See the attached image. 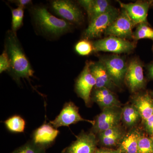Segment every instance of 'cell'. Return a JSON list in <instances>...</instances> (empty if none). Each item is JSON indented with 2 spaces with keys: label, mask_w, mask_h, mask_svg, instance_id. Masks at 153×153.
I'll list each match as a JSON object with an SVG mask.
<instances>
[{
  "label": "cell",
  "mask_w": 153,
  "mask_h": 153,
  "mask_svg": "<svg viewBox=\"0 0 153 153\" xmlns=\"http://www.w3.org/2000/svg\"><path fill=\"white\" fill-rule=\"evenodd\" d=\"M141 118L139 112L133 105H126L123 108L122 119L128 127H132L135 126Z\"/></svg>",
  "instance_id": "obj_20"
},
{
  "label": "cell",
  "mask_w": 153,
  "mask_h": 153,
  "mask_svg": "<svg viewBox=\"0 0 153 153\" xmlns=\"http://www.w3.org/2000/svg\"><path fill=\"white\" fill-rule=\"evenodd\" d=\"M101 60L115 85L120 86L124 80L128 65L125 58L114 55Z\"/></svg>",
  "instance_id": "obj_8"
},
{
  "label": "cell",
  "mask_w": 153,
  "mask_h": 153,
  "mask_svg": "<svg viewBox=\"0 0 153 153\" xmlns=\"http://www.w3.org/2000/svg\"><path fill=\"white\" fill-rule=\"evenodd\" d=\"M120 13L118 10L114 8L91 21L83 33L84 38L89 40L101 37L117 18Z\"/></svg>",
  "instance_id": "obj_3"
},
{
  "label": "cell",
  "mask_w": 153,
  "mask_h": 153,
  "mask_svg": "<svg viewBox=\"0 0 153 153\" xmlns=\"http://www.w3.org/2000/svg\"><path fill=\"white\" fill-rule=\"evenodd\" d=\"M94 153H121L120 150L119 149H112L108 148H102L97 149Z\"/></svg>",
  "instance_id": "obj_31"
},
{
  "label": "cell",
  "mask_w": 153,
  "mask_h": 153,
  "mask_svg": "<svg viewBox=\"0 0 153 153\" xmlns=\"http://www.w3.org/2000/svg\"><path fill=\"white\" fill-rule=\"evenodd\" d=\"M141 134L138 130L134 129L125 135L118 149L121 153H137L139 140Z\"/></svg>",
  "instance_id": "obj_19"
},
{
  "label": "cell",
  "mask_w": 153,
  "mask_h": 153,
  "mask_svg": "<svg viewBox=\"0 0 153 153\" xmlns=\"http://www.w3.org/2000/svg\"><path fill=\"white\" fill-rule=\"evenodd\" d=\"M76 52L82 56L90 55L94 51L93 43L87 39H83L79 41L75 45Z\"/></svg>",
  "instance_id": "obj_26"
},
{
  "label": "cell",
  "mask_w": 153,
  "mask_h": 153,
  "mask_svg": "<svg viewBox=\"0 0 153 153\" xmlns=\"http://www.w3.org/2000/svg\"><path fill=\"white\" fill-rule=\"evenodd\" d=\"M95 85V79L91 72L89 62L87 61L82 72L76 79L75 85L76 94L83 100L86 106L90 105L91 91Z\"/></svg>",
  "instance_id": "obj_9"
},
{
  "label": "cell",
  "mask_w": 153,
  "mask_h": 153,
  "mask_svg": "<svg viewBox=\"0 0 153 153\" xmlns=\"http://www.w3.org/2000/svg\"><path fill=\"white\" fill-rule=\"evenodd\" d=\"M11 153H46V152L45 148L36 145L31 140Z\"/></svg>",
  "instance_id": "obj_25"
},
{
  "label": "cell",
  "mask_w": 153,
  "mask_h": 153,
  "mask_svg": "<svg viewBox=\"0 0 153 153\" xmlns=\"http://www.w3.org/2000/svg\"><path fill=\"white\" fill-rule=\"evenodd\" d=\"M89 69L95 79V88H105L112 90L116 86L108 74L106 67L101 60L89 62Z\"/></svg>",
  "instance_id": "obj_14"
},
{
  "label": "cell",
  "mask_w": 153,
  "mask_h": 153,
  "mask_svg": "<svg viewBox=\"0 0 153 153\" xmlns=\"http://www.w3.org/2000/svg\"><path fill=\"white\" fill-rule=\"evenodd\" d=\"M124 135L123 131L120 128L111 135L105 137L99 138L98 141L103 148L110 149L119 145Z\"/></svg>",
  "instance_id": "obj_21"
},
{
  "label": "cell",
  "mask_w": 153,
  "mask_h": 153,
  "mask_svg": "<svg viewBox=\"0 0 153 153\" xmlns=\"http://www.w3.org/2000/svg\"><path fill=\"white\" fill-rule=\"evenodd\" d=\"M55 14L71 24L80 25L84 19L82 11L78 6L69 0H55L51 2Z\"/></svg>",
  "instance_id": "obj_5"
},
{
  "label": "cell",
  "mask_w": 153,
  "mask_h": 153,
  "mask_svg": "<svg viewBox=\"0 0 153 153\" xmlns=\"http://www.w3.org/2000/svg\"><path fill=\"white\" fill-rule=\"evenodd\" d=\"M145 127L146 129L150 133H153V114L145 121Z\"/></svg>",
  "instance_id": "obj_30"
},
{
  "label": "cell",
  "mask_w": 153,
  "mask_h": 153,
  "mask_svg": "<svg viewBox=\"0 0 153 153\" xmlns=\"http://www.w3.org/2000/svg\"><path fill=\"white\" fill-rule=\"evenodd\" d=\"M152 95L153 96V91L152 92Z\"/></svg>",
  "instance_id": "obj_33"
},
{
  "label": "cell",
  "mask_w": 153,
  "mask_h": 153,
  "mask_svg": "<svg viewBox=\"0 0 153 153\" xmlns=\"http://www.w3.org/2000/svg\"><path fill=\"white\" fill-rule=\"evenodd\" d=\"M133 105L138 111L144 121L153 114V100L149 94L137 96L134 98Z\"/></svg>",
  "instance_id": "obj_18"
},
{
  "label": "cell",
  "mask_w": 153,
  "mask_h": 153,
  "mask_svg": "<svg viewBox=\"0 0 153 153\" xmlns=\"http://www.w3.org/2000/svg\"><path fill=\"white\" fill-rule=\"evenodd\" d=\"M137 153H153V140L152 138L141 134L139 140Z\"/></svg>",
  "instance_id": "obj_27"
},
{
  "label": "cell",
  "mask_w": 153,
  "mask_h": 153,
  "mask_svg": "<svg viewBox=\"0 0 153 153\" xmlns=\"http://www.w3.org/2000/svg\"><path fill=\"white\" fill-rule=\"evenodd\" d=\"M12 31L16 34L17 30L22 27L23 24L24 9L20 7L12 9Z\"/></svg>",
  "instance_id": "obj_24"
},
{
  "label": "cell",
  "mask_w": 153,
  "mask_h": 153,
  "mask_svg": "<svg viewBox=\"0 0 153 153\" xmlns=\"http://www.w3.org/2000/svg\"><path fill=\"white\" fill-rule=\"evenodd\" d=\"M124 81L131 92L141 90L146 85L142 63L139 60L134 59L128 65Z\"/></svg>",
  "instance_id": "obj_11"
},
{
  "label": "cell",
  "mask_w": 153,
  "mask_h": 153,
  "mask_svg": "<svg viewBox=\"0 0 153 153\" xmlns=\"http://www.w3.org/2000/svg\"><path fill=\"white\" fill-rule=\"evenodd\" d=\"M152 50H153V47H152Z\"/></svg>",
  "instance_id": "obj_35"
},
{
  "label": "cell",
  "mask_w": 153,
  "mask_h": 153,
  "mask_svg": "<svg viewBox=\"0 0 153 153\" xmlns=\"http://www.w3.org/2000/svg\"><path fill=\"white\" fill-rule=\"evenodd\" d=\"M78 3L87 12L89 22L114 8L107 0H81Z\"/></svg>",
  "instance_id": "obj_16"
},
{
  "label": "cell",
  "mask_w": 153,
  "mask_h": 153,
  "mask_svg": "<svg viewBox=\"0 0 153 153\" xmlns=\"http://www.w3.org/2000/svg\"><path fill=\"white\" fill-rule=\"evenodd\" d=\"M123 108L121 106H112L102 109L95 118L92 132L99 134L108 129L119 126L122 119Z\"/></svg>",
  "instance_id": "obj_4"
},
{
  "label": "cell",
  "mask_w": 153,
  "mask_h": 153,
  "mask_svg": "<svg viewBox=\"0 0 153 153\" xmlns=\"http://www.w3.org/2000/svg\"><path fill=\"white\" fill-rule=\"evenodd\" d=\"M148 76L153 79V63H150L147 66Z\"/></svg>",
  "instance_id": "obj_32"
},
{
  "label": "cell",
  "mask_w": 153,
  "mask_h": 153,
  "mask_svg": "<svg viewBox=\"0 0 153 153\" xmlns=\"http://www.w3.org/2000/svg\"><path fill=\"white\" fill-rule=\"evenodd\" d=\"M32 14L37 27L47 36L57 37L70 32L72 29L73 24L54 16L44 7H35Z\"/></svg>",
  "instance_id": "obj_2"
},
{
  "label": "cell",
  "mask_w": 153,
  "mask_h": 153,
  "mask_svg": "<svg viewBox=\"0 0 153 153\" xmlns=\"http://www.w3.org/2000/svg\"><path fill=\"white\" fill-rule=\"evenodd\" d=\"M59 133V131L52 125L44 123L34 131L32 141L36 145L46 149L53 143Z\"/></svg>",
  "instance_id": "obj_15"
},
{
  "label": "cell",
  "mask_w": 153,
  "mask_h": 153,
  "mask_svg": "<svg viewBox=\"0 0 153 153\" xmlns=\"http://www.w3.org/2000/svg\"><path fill=\"white\" fill-rule=\"evenodd\" d=\"M80 121L87 122L92 125L94 123V120L83 118L79 114L78 108L73 102H69L64 104L60 114L55 120L51 121L50 124L57 128L61 126H68Z\"/></svg>",
  "instance_id": "obj_10"
},
{
  "label": "cell",
  "mask_w": 153,
  "mask_h": 153,
  "mask_svg": "<svg viewBox=\"0 0 153 153\" xmlns=\"http://www.w3.org/2000/svg\"><path fill=\"white\" fill-rule=\"evenodd\" d=\"M98 141L92 132H82L76 140L64 149L63 153H94Z\"/></svg>",
  "instance_id": "obj_12"
},
{
  "label": "cell",
  "mask_w": 153,
  "mask_h": 153,
  "mask_svg": "<svg viewBox=\"0 0 153 153\" xmlns=\"http://www.w3.org/2000/svg\"><path fill=\"white\" fill-rule=\"evenodd\" d=\"M5 50L7 53L10 63L9 71L17 82H20L22 78L30 80L31 77L34 76V71L16 34L10 30L6 35Z\"/></svg>",
  "instance_id": "obj_1"
},
{
  "label": "cell",
  "mask_w": 153,
  "mask_h": 153,
  "mask_svg": "<svg viewBox=\"0 0 153 153\" xmlns=\"http://www.w3.org/2000/svg\"><path fill=\"white\" fill-rule=\"evenodd\" d=\"M10 67V63L8 55L5 50L0 56V73L6 71H9Z\"/></svg>",
  "instance_id": "obj_28"
},
{
  "label": "cell",
  "mask_w": 153,
  "mask_h": 153,
  "mask_svg": "<svg viewBox=\"0 0 153 153\" xmlns=\"http://www.w3.org/2000/svg\"><path fill=\"white\" fill-rule=\"evenodd\" d=\"M121 7L128 14L135 26L142 23H147L148 11L152 4L149 1H138L125 4L117 1Z\"/></svg>",
  "instance_id": "obj_13"
},
{
  "label": "cell",
  "mask_w": 153,
  "mask_h": 153,
  "mask_svg": "<svg viewBox=\"0 0 153 153\" xmlns=\"http://www.w3.org/2000/svg\"><path fill=\"white\" fill-rule=\"evenodd\" d=\"M12 2L15 3L18 7L25 9L31 5L32 4V1L31 0H16L12 1Z\"/></svg>",
  "instance_id": "obj_29"
},
{
  "label": "cell",
  "mask_w": 153,
  "mask_h": 153,
  "mask_svg": "<svg viewBox=\"0 0 153 153\" xmlns=\"http://www.w3.org/2000/svg\"><path fill=\"white\" fill-rule=\"evenodd\" d=\"M152 139L153 140V133L152 134Z\"/></svg>",
  "instance_id": "obj_34"
},
{
  "label": "cell",
  "mask_w": 153,
  "mask_h": 153,
  "mask_svg": "<svg viewBox=\"0 0 153 153\" xmlns=\"http://www.w3.org/2000/svg\"><path fill=\"white\" fill-rule=\"evenodd\" d=\"M95 52H112L114 54L128 53L135 47L134 43L128 40L109 36L93 43Z\"/></svg>",
  "instance_id": "obj_6"
},
{
  "label": "cell",
  "mask_w": 153,
  "mask_h": 153,
  "mask_svg": "<svg viewBox=\"0 0 153 153\" xmlns=\"http://www.w3.org/2000/svg\"><path fill=\"white\" fill-rule=\"evenodd\" d=\"M133 39L134 40L142 39L153 40V29L149 26L147 23L139 24L136 31L133 33Z\"/></svg>",
  "instance_id": "obj_23"
},
{
  "label": "cell",
  "mask_w": 153,
  "mask_h": 153,
  "mask_svg": "<svg viewBox=\"0 0 153 153\" xmlns=\"http://www.w3.org/2000/svg\"><path fill=\"white\" fill-rule=\"evenodd\" d=\"M134 26L128 14L122 9L117 18L107 29L105 33L108 36L126 40L133 39L132 30Z\"/></svg>",
  "instance_id": "obj_7"
},
{
  "label": "cell",
  "mask_w": 153,
  "mask_h": 153,
  "mask_svg": "<svg viewBox=\"0 0 153 153\" xmlns=\"http://www.w3.org/2000/svg\"><path fill=\"white\" fill-rule=\"evenodd\" d=\"M6 127L13 132H23L25 131L26 122L23 118L15 115L8 119L4 122Z\"/></svg>",
  "instance_id": "obj_22"
},
{
  "label": "cell",
  "mask_w": 153,
  "mask_h": 153,
  "mask_svg": "<svg viewBox=\"0 0 153 153\" xmlns=\"http://www.w3.org/2000/svg\"><path fill=\"white\" fill-rule=\"evenodd\" d=\"M91 99L102 109L112 106H121V103L112 91L105 88H94Z\"/></svg>",
  "instance_id": "obj_17"
}]
</instances>
